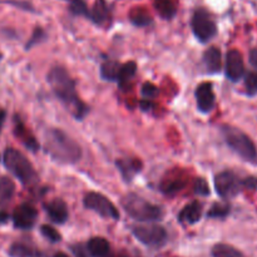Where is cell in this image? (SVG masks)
<instances>
[{"label": "cell", "mask_w": 257, "mask_h": 257, "mask_svg": "<svg viewBox=\"0 0 257 257\" xmlns=\"http://www.w3.org/2000/svg\"><path fill=\"white\" fill-rule=\"evenodd\" d=\"M45 38H47V34H45L44 30L42 29V28H37V29L34 30V33H33L32 38L29 39V42L27 43V49H30V48H33L34 45L39 44V43L44 42Z\"/></svg>", "instance_id": "cell-33"}, {"label": "cell", "mask_w": 257, "mask_h": 257, "mask_svg": "<svg viewBox=\"0 0 257 257\" xmlns=\"http://www.w3.org/2000/svg\"><path fill=\"white\" fill-rule=\"evenodd\" d=\"M201 217H202V205L198 201L188 203L178 213V221L181 223H187V225H195L201 220Z\"/></svg>", "instance_id": "cell-17"}, {"label": "cell", "mask_w": 257, "mask_h": 257, "mask_svg": "<svg viewBox=\"0 0 257 257\" xmlns=\"http://www.w3.org/2000/svg\"><path fill=\"white\" fill-rule=\"evenodd\" d=\"M186 186V177L181 172H171L161 182V191L166 195H173Z\"/></svg>", "instance_id": "cell-15"}, {"label": "cell", "mask_w": 257, "mask_h": 257, "mask_svg": "<svg viewBox=\"0 0 257 257\" xmlns=\"http://www.w3.org/2000/svg\"><path fill=\"white\" fill-rule=\"evenodd\" d=\"M14 135L29 151L37 152L39 150V142L35 140L34 136L25 127V124L22 122V119L19 117L14 118Z\"/></svg>", "instance_id": "cell-14"}, {"label": "cell", "mask_w": 257, "mask_h": 257, "mask_svg": "<svg viewBox=\"0 0 257 257\" xmlns=\"http://www.w3.org/2000/svg\"><path fill=\"white\" fill-rule=\"evenodd\" d=\"M85 208L93 211L97 215L110 220H119V211L117 210L112 201L105 197L104 195L98 192H89L84 196L83 200Z\"/></svg>", "instance_id": "cell-8"}, {"label": "cell", "mask_w": 257, "mask_h": 257, "mask_svg": "<svg viewBox=\"0 0 257 257\" xmlns=\"http://www.w3.org/2000/svg\"><path fill=\"white\" fill-rule=\"evenodd\" d=\"M69 9L74 15H84L87 18H89L90 15V10L88 9L87 4L83 0H73Z\"/></svg>", "instance_id": "cell-30"}, {"label": "cell", "mask_w": 257, "mask_h": 257, "mask_svg": "<svg viewBox=\"0 0 257 257\" xmlns=\"http://www.w3.org/2000/svg\"><path fill=\"white\" fill-rule=\"evenodd\" d=\"M216 192L222 198H231L238 195L243 186V180H241L232 171H223L216 175L215 177Z\"/></svg>", "instance_id": "cell-9"}, {"label": "cell", "mask_w": 257, "mask_h": 257, "mask_svg": "<svg viewBox=\"0 0 257 257\" xmlns=\"http://www.w3.org/2000/svg\"><path fill=\"white\" fill-rule=\"evenodd\" d=\"M250 63L253 68L257 69V49H252L250 52Z\"/></svg>", "instance_id": "cell-36"}, {"label": "cell", "mask_w": 257, "mask_h": 257, "mask_svg": "<svg viewBox=\"0 0 257 257\" xmlns=\"http://www.w3.org/2000/svg\"><path fill=\"white\" fill-rule=\"evenodd\" d=\"M9 255L12 257H43L39 251L34 250L24 243H13L9 248Z\"/></svg>", "instance_id": "cell-25"}, {"label": "cell", "mask_w": 257, "mask_h": 257, "mask_svg": "<svg viewBox=\"0 0 257 257\" xmlns=\"http://www.w3.org/2000/svg\"><path fill=\"white\" fill-rule=\"evenodd\" d=\"M221 133L226 145L242 160L253 162L257 158V151L255 143L245 132L233 125L225 124L221 127Z\"/></svg>", "instance_id": "cell-5"}, {"label": "cell", "mask_w": 257, "mask_h": 257, "mask_svg": "<svg viewBox=\"0 0 257 257\" xmlns=\"http://www.w3.org/2000/svg\"><path fill=\"white\" fill-rule=\"evenodd\" d=\"M44 151L60 165H75L82 158V148L72 137L58 128H49L44 135Z\"/></svg>", "instance_id": "cell-2"}, {"label": "cell", "mask_w": 257, "mask_h": 257, "mask_svg": "<svg viewBox=\"0 0 257 257\" xmlns=\"http://www.w3.org/2000/svg\"><path fill=\"white\" fill-rule=\"evenodd\" d=\"M54 257H68V256L65 255V253H63V252H57L54 255Z\"/></svg>", "instance_id": "cell-39"}, {"label": "cell", "mask_w": 257, "mask_h": 257, "mask_svg": "<svg viewBox=\"0 0 257 257\" xmlns=\"http://www.w3.org/2000/svg\"><path fill=\"white\" fill-rule=\"evenodd\" d=\"M130 20L137 27H147L152 23V18L145 9H133L130 14Z\"/></svg>", "instance_id": "cell-27"}, {"label": "cell", "mask_w": 257, "mask_h": 257, "mask_svg": "<svg viewBox=\"0 0 257 257\" xmlns=\"http://www.w3.org/2000/svg\"><path fill=\"white\" fill-rule=\"evenodd\" d=\"M193 191H195L196 195L198 196H206L210 195V187H208V183L205 178L200 177L195 181V185H193Z\"/></svg>", "instance_id": "cell-32"}, {"label": "cell", "mask_w": 257, "mask_h": 257, "mask_svg": "<svg viewBox=\"0 0 257 257\" xmlns=\"http://www.w3.org/2000/svg\"><path fill=\"white\" fill-rule=\"evenodd\" d=\"M118 171L125 182H131L137 173L142 170V162L137 158H123L117 161Z\"/></svg>", "instance_id": "cell-16"}, {"label": "cell", "mask_w": 257, "mask_h": 257, "mask_svg": "<svg viewBox=\"0 0 257 257\" xmlns=\"http://www.w3.org/2000/svg\"><path fill=\"white\" fill-rule=\"evenodd\" d=\"M3 163L5 168L23 185H32L37 181L38 176L32 162L20 151L7 148L3 155Z\"/></svg>", "instance_id": "cell-4"}, {"label": "cell", "mask_w": 257, "mask_h": 257, "mask_svg": "<svg viewBox=\"0 0 257 257\" xmlns=\"http://www.w3.org/2000/svg\"><path fill=\"white\" fill-rule=\"evenodd\" d=\"M230 211H231V206L228 205V203H222V202L215 203V205L210 208V211H208L207 217L208 218H225L227 217Z\"/></svg>", "instance_id": "cell-28"}, {"label": "cell", "mask_w": 257, "mask_h": 257, "mask_svg": "<svg viewBox=\"0 0 257 257\" xmlns=\"http://www.w3.org/2000/svg\"><path fill=\"white\" fill-rule=\"evenodd\" d=\"M120 67H122V64H119L117 60H105V62L100 65V77L104 80L118 82Z\"/></svg>", "instance_id": "cell-21"}, {"label": "cell", "mask_w": 257, "mask_h": 257, "mask_svg": "<svg viewBox=\"0 0 257 257\" xmlns=\"http://www.w3.org/2000/svg\"><path fill=\"white\" fill-rule=\"evenodd\" d=\"M141 93H142V97L143 99H147V100H152L155 99L156 97L160 93V89L156 87L153 83L150 82H146L145 84L142 85V89H141Z\"/></svg>", "instance_id": "cell-31"}, {"label": "cell", "mask_w": 257, "mask_h": 257, "mask_svg": "<svg viewBox=\"0 0 257 257\" xmlns=\"http://www.w3.org/2000/svg\"><path fill=\"white\" fill-rule=\"evenodd\" d=\"M48 83L58 99L75 119H83L89 112L88 105L83 102L75 89V80L70 77L65 68L53 67L48 74Z\"/></svg>", "instance_id": "cell-1"}, {"label": "cell", "mask_w": 257, "mask_h": 257, "mask_svg": "<svg viewBox=\"0 0 257 257\" xmlns=\"http://www.w3.org/2000/svg\"><path fill=\"white\" fill-rule=\"evenodd\" d=\"M212 257H245L241 251L227 243H217L211 250Z\"/></svg>", "instance_id": "cell-26"}, {"label": "cell", "mask_w": 257, "mask_h": 257, "mask_svg": "<svg viewBox=\"0 0 257 257\" xmlns=\"http://www.w3.org/2000/svg\"><path fill=\"white\" fill-rule=\"evenodd\" d=\"M2 59H3V53L0 52V60H2Z\"/></svg>", "instance_id": "cell-40"}, {"label": "cell", "mask_w": 257, "mask_h": 257, "mask_svg": "<svg viewBox=\"0 0 257 257\" xmlns=\"http://www.w3.org/2000/svg\"><path fill=\"white\" fill-rule=\"evenodd\" d=\"M9 221V215L4 211H0V223H7Z\"/></svg>", "instance_id": "cell-37"}, {"label": "cell", "mask_w": 257, "mask_h": 257, "mask_svg": "<svg viewBox=\"0 0 257 257\" xmlns=\"http://www.w3.org/2000/svg\"><path fill=\"white\" fill-rule=\"evenodd\" d=\"M40 232H42V235L52 243H57L62 240L60 233L58 232L54 227H52V226L49 225H43L42 227H40Z\"/></svg>", "instance_id": "cell-29"}, {"label": "cell", "mask_w": 257, "mask_h": 257, "mask_svg": "<svg viewBox=\"0 0 257 257\" xmlns=\"http://www.w3.org/2000/svg\"><path fill=\"white\" fill-rule=\"evenodd\" d=\"M89 19L97 25H104L109 20V8H108L105 0H97L90 10Z\"/></svg>", "instance_id": "cell-20"}, {"label": "cell", "mask_w": 257, "mask_h": 257, "mask_svg": "<svg viewBox=\"0 0 257 257\" xmlns=\"http://www.w3.org/2000/svg\"><path fill=\"white\" fill-rule=\"evenodd\" d=\"M191 29L200 43H208L217 34V25L205 9L196 10L191 19Z\"/></svg>", "instance_id": "cell-7"}, {"label": "cell", "mask_w": 257, "mask_h": 257, "mask_svg": "<svg viewBox=\"0 0 257 257\" xmlns=\"http://www.w3.org/2000/svg\"><path fill=\"white\" fill-rule=\"evenodd\" d=\"M245 85L248 94H257V73H248L247 77L245 78Z\"/></svg>", "instance_id": "cell-34"}, {"label": "cell", "mask_w": 257, "mask_h": 257, "mask_svg": "<svg viewBox=\"0 0 257 257\" xmlns=\"http://www.w3.org/2000/svg\"><path fill=\"white\" fill-rule=\"evenodd\" d=\"M5 117H7V112L4 109H0V132H2V128L4 125Z\"/></svg>", "instance_id": "cell-38"}, {"label": "cell", "mask_w": 257, "mask_h": 257, "mask_svg": "<svg viewBox=\"0 0 257 257\" xmlns=\"http://www.w3.org/2000/svg\"><path fill=\"white\" fill-rule=\"evenodd\" d=\"M14 193L15 185L12 178L7 177V176L0 177V206L9 203Z\"/></svg>", "instance_id": "cell-23"}, {"label": "cell", "mask_w": 257, "mask_h": 257, "mask_svg": "<svg viewBox=\"0 0 257 257\" xmlns=\"http://www.w3.org/2000/svg\"><path fill=\"white\" fill-rule=\"evenodd\" d=\"M44 210L47 215L49 216L50 220L54 223L62 225V223L67 222L68 217H69V211H68V206L62 198H54L50 202L45 203Z\"/></svg>", "instance_id": "cell-13"}, {"label": "cell", "mask_w": 257, "mask_h": 257, "mask_svg": "<svg viewBox=\"0 0 257 257\" xmlns=\"http://www.w3.org/2000/svg\"><path fill=\"white\" fill-rule=\"evenodd\" d=\"M243 186L246 190H256L257 188V178L256 177H247L243 180Z\"/></svg>", "instance_id": "cell-35"}, {"label": "cell", "mask_w": 257, "mask_h": 257, "mask_svg": "<svg viewBox=\"0 0 257 257\" xmlns=\"http://www.w3.org/2000/svg\"><path fill=\"white\" fill-rule=\"evenodd\" d=\"M226 77L231 82H238L245 74V63L238 50L231 49L226 54Z\"/></svg>", "instance_id": "cell-11"}, {"label": "cell", "mask_w": 257, "mask_h": 257, "mask_svg": "<svg viewBox=\"0 0 257 257\" xmlns=\"http://www.w3.org/2000/svg\"><path fill=\"white\" fill-rule=\"evenodd\" d=\"M132 233L141 243L148 247H162L168 240L167 231L155 223L132 226Z\"/></svg>", "instance_id": "cell-6"}, {"label": "cell", "mask_w": 257, "mask_h": 257, "mask_svg": "<svg viewBox=\"0 0 257 257\" xmlns=\"http://www.w3.org/2000/svg\"><path fill=\"white\" fill-rule=\"evenodd\" d=\"M203 63H205L207 72L211 74H217L222 68V55L218 48L210 47L203 53Z\"/></svg>", "instance_id": "cell-18"}, {"label": "cell", "mask_w": 257, "mask_h": 257, "mask_svg": "<svg viewBox=\"0 0 257 257\" xmlns=\"http://www.w3.org/2000/svg\"><path fill=\"white\" fill-rule=\"evenodd\" d=\"M137 73V64L136 62H127L124 64H122L119 72V78H118V84L120 88L124 89L125 87L130 85V82L133 79V77Z\"/></svg>", "instance_id": "cell-24"}, {"label": "cell", "mask_w": 257, "mask_h": 257, "mask_svg": "<svg viewBox=\"0 0 257 257\" xmlns=\"http://www.w3.org/2000/svg\"><path fill=\"white\" fill-rule=\"evenodd\" d=\"M38 218V211L30 203H22L15 208L13 213V222L19 230H30L35 225Z\"/></svg>", "instance_id": "cell-10"}, {"label": "cell", "mask_w": 257, "mask_h": 257, "mask_svg": "<svg viewBox=\"0 0 257 257\" xmlns=\"http://www.w3.org/2000/svg\"><path fill=\"white\" fill-rule=\"evenodd\" d=\"M123 210L128 216L140 222H152L163 217V210L137 193H127L120 200Z\"/></svg>", "instance_id": "cell-3"}, {"label": "cell", "mask_w": 257, "mask_h": 257, "mask_svg": "<svg viewBox=\"0 0 257 257\" xmlns=\"http://www.w3.org/2000/svg\"><path fill=\"white\" fill-rule=\"evenodd\" d=\"M155 9L163 19H172L177 13L175 0H155Z\"/></svg>", "instance_id": "cell-22"}, {"label": "cell", "mask_w": 257, "mask_h": 257, "mask_svg": "<svg viewBox=\"0 0 257 257\" xmlns=\"http://www.w3.org/2000/svg\"><path fill=\"white\" fill-rule=\"evenodd\" d=\"M109 251L110 245L104 237H92L87 242V252L92 257H107Z\"/></svg>", "instance_id": "cell-19"}, {"label": "cell", "mask_w": 257, "mask_h": 257, "mask_svg": "<svg viewBox=\"0 0 257 257\" xmlns=\"http://www.w3.org/2000/svg\"><path fill=\"white\" fill-rule=\"evenodd\" d=\"M196 102L197 108L201 113H210L215 107V92H213V84L211 82H203L196 88Z\"/></svg>", "instance_id": "cell-12"}]
</instances>
